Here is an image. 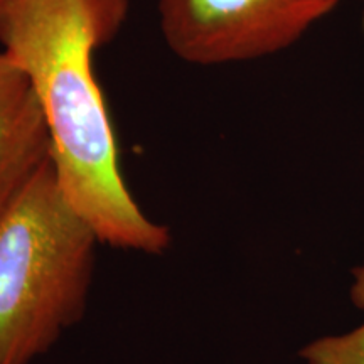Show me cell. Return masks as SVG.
I'll list each match as a JSON object with an SVG mask.
<instances>
[{
  "mask_svg": "<svg viewBox=\"0 0 364 364\" xmlns=\"http://www.w3.org/2000/svg\"><path fill=\"white\" fill-rule=\"evenodd\" d=\"M353 285L349 289V297H351V302L358 309L364 311V262L361 265L353 268Z\"/></svg>",
  "mask_w": 364,
  "mask_h": 364,
  "instance_id": "6",
  "label": "cell"
},
{
  "mask_svg": "<svg viewBox=\"0 0 364 364\" xmlns=\"http://www.w3.org/2000/svg\"><path fill=\"white\" fill-rule=\"evenodd\" d=\"M97 233L48 161L0 209V364H31L83 318Z\"/></svg>",
  "mask_w": 364,
  "mask_h": 364,
  "instance_id": "2",
  "label": "cell"
},
{
  "mask_svg": "<svg viewBox=\"0 0 364 364\" xmlns=\"http://www.w3.org/2000/svg\"><path fill=\"white\" fill-rule=\"evenodd\" d=\"M129 0H0V48L31 81L58 184L100 243L161 257L171 248L124 179L95 53L115 38Z\"/></svg>",
  "mask_w": 364,
  "mask_h": 364,
  "instance_id": "1",
  "label": "cell"
},
{
  "mask_svg": "<svg viewBox=\"0 0 364 364\" xmlns=\"http://www.w3.org/2000/svg\"><path fill=\"white\" fill-rule=\"evenodd\" d=\"M341 0H159L167 48L182 61L216 66L279 53Z\"/></svg>",
  "mask_w": 364,
  "mask_h": 364,
  "instance_id": "3",
  "label": "cell"
},
{
  "mask_svg": "<svg viewBox=\"0 0 364 364\" xmlns=\"http://www.w3.org/2000/svg\"><path fill=\"white\" fill-rule=\"evenodd\" d=\"M51 161V139L26 73L0 48V209Z\"/></svg>",
  "mask_w": 364,
  "mask_h": 364,
  "instance_id": "4",
  "label": "cell"
},
{
  "mask_svg": "<svg viewBox=\"0 0 364 364\" xmlns=\"http://www.w3.org/2000/svg\"><path fill=\"white\" fill-rule=\"evenodd\" d=\"M299 356L306 364H364V322L346 334L314 339Z\"/></svg>",
  "mask_w": 364,
  "mask_h": 364,
  "instance_id": "5",
  "label": "cell"
},
{
  "mask_svg": "<svg viewBox=\"0 0 364 364\" xmlns=\"http://www.w3.org/2000/svg\"><path fill=\"white\" fill-rule=\"evenodd\" d=\"M363 2H364V0H363ZM363 27H364V12H363Z\"/></svg>",
  "mask_w": 364,
  "mask_h": 364,
  "instance_id": "7",
  "label": "cell"
}]
</instances>
